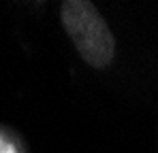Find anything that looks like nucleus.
I'll return each mask as SVG.
<instances>
[{"label": "nucleus", "mask_w": 158, "mask_h": 153, "mask_svg": "<svg viewBox=\"0 0 158 153\" xmlns=\"http://www.w3.org/2000/svg\"><path fill=\"white\" fill-rule=\"evenodd\" d=\"M60 26L79 60L92 70H107L118 55V41L101 9L90 0H62Z\"/></svg>", "instance_id": "obj_1"}]
</instances>
